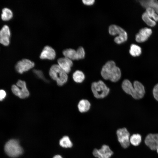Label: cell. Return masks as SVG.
<instances>
[{"instance_id": "cell-1", "label": "cell", "mask_w": 158, "mask_h": 158, "mask_svg": "<svg viewBox=\"0 0 158 158\" xmlns=\"http://www.w3.org/2000/svg\"><path fill=\"white\" fill-rule=\"evenodd\" d=\"M103 78L112 82H116L121 78V73L120 68L112 61L107 62L103 66L101 72Z\"/></svg>"}, {"instance_id": "cell-2", "label": "cell", "mask_w": 158, "mask_h": 158, "mask_svg": "<svg viewBox=\"0 0 158 158\" xmlns=\"http://www.w3.org/2000/svg\"><path fill=\"white\" fill-rule=\"evenodd\" d=\"M49 74L50 77L55 80L59 86H62L67 81V74L58 64H54L51 66Z\"/></svg>"}, {"instance_id": "cell-3", "label": "cell", "mask_w": 158, "mask_h": 158, "mask_svg": "<svg viewBox=\"0 0 158 158\" xmlns=\"http://www.w3.org/2000/svg\"><path fill=\"white\" fill-rule=\"evenodd\" d=\"M4 150L7 154L13 158L18 157L23 153V149L19 141L14 139L10 140L6 143Z\"/></svg>"}, {"instance_id": "cell-4", "label": "cell", "mask_w": 158, "mask_h": 158, "mask_svg": "<svg viewBox=\"0 0 158 158\" xmlns=\"http://www.w3.org/2000/svg\"><path fill=\"white\" fill-rule=\"evenodd\" d=\"M91 90L94 97L97 98L105 97L109 92V88L101 80L93 83L91 85Z\"/></svg>"}, {"instance_id": "cell-5", "label": "cell", "mask_w": 158, "mask_h": 158, "mask_svg": "<svg viewBox=\"0 0 158 158\" xmlns=\"http://www.w3.org/2000/svg\"><path fill=\"white\" fill-rule=\"evenodd\" d=\"M109 33L112 35H118L114 39V42L117 44H120L126 41L128 38L127 34L122 28L115 25H112L109 28Z\"/></svg>"}, {"instance_id": "cell-6", "label": "cell", "mask_w": 158, "mask_h": 158, "mask_svg": "<svg viewBox=\"0 0 158 158\" xmlns=\"http://www.w3.org/2000/svg\"><path fill=\"white\" fill-rule=\"evenodd\" d=\"M11 90L15 95L21 99L26 98L30 95L25 82L20 80H18L16 85H12Z\"/></svg>"}, {"instance_id": "cell-7", "label": "cell", "mask_w": 158, "mask_h": 158, "mask_svg": "<svg viewBox=\"0 0 158 158\" xmlns=\"http://www.w3.org/2000/svg\"><path fill=\"white\" fill-rule=\"evenodd\" d=\"M62 53L64 57L72 60H78L83 59L85 56V51L82 47H80L77 50L71 48L63 50Z\"/></svg>"}, {"instance_id": "cell-8", "label": "cell", "mask_w": 158, "mask_h": 158, "mask_svg": "<svg viewBox=\"0 0 158 158\" xmlns=\"http://www.w3.org/2000/svg\"><path fill=\"white\" fill-rule=\"evenodd\" d=\"M118 141L124 148L128 147L130 144V134L125 128H119L116 131Z\"/></svg>"}, {"instance_id": "cell-9", "label": "cell", "mask_w": 158, "mask_h": 158, "mask_svg": "<svg viewBox=\"0 0 158 158\" xmlns=\"http://www.w3.org/2000/svg\"><path fill=\"white\" fill-rule=\"evenodd\" d=\"M35 66L34 63L31 60L24 59L18 61L15 66L17 71L20 74L27 71L32 68Z\"/></svg>"}, {"instance_id": "cell-10", "label": "cell", "mask_w": 158, "mask_h": 158, "mask_svg": "<svg viewBox=\"0 0 158 158\" xmlns=\"http://www.w3.org/2000/svg\"><path fill=\"white\" fill-rule=\"evenodd\" d=\"M113 153L109 146L105 145H103L100 149H94L92 152L93 155L98 158H109Z\"/></svg>"}, {"instance_id": "cell-11", "label": "cell", "mask_w": 158, "mask_h": 158, "mask_svg": "<svg viewBox=\"0 0 158 158\" xmlns=\"http://www.w3.org/2000/svg\"><path fill=\"white\" fill-rule=\"evenodd\" d=\"M145 143L151 150H156L158 147V134L150 133L147 135Z\"/></svg>"}, {"instance_id": "cell-12", "label": "cell", "mask_w": 158, "mask_h": 158, "mask_svg": "<svg viewBox=\"0 0 158 158\" xmlns=\"http://www.w3.org/2000/svg\"><path fill=\"white\" fill-rule=\"evenodd\" d=\"M122 87L125 92L131 95L134 98L136 99H140L135 90L129 80H124L122 84Z\"/></svg>"}, {"instance_id": "cell-13", "label": "cell", "mask_w": 158, "mask_h": 158, "mask_svg": "<svg viewBox=\"0 0 158 158\" xmlns=\"http://www.w3.org/2000/svg\"><path fill=\"white\" fill-rule=\"evenodd\" d=\"M10 35L9 27L6 25H4L0 30V43L5 46L8 45Z\"/></svg>"}, {"instance_id": "cell-14", "label": "cell", "mask_w": 158, "mask_h": 158, "mask_svg": "<svg viewBox=\"0 0 158 158\" xmlns=\"http://www.w3.org/2000/svg\"><path fill=\"white\" fill-rule=\"evenodd\" d=\"M152 33V30L147 28H143L140 29L136 35L135 40L138 42H142L148 40Z\"/></svg>"}, {"instance_id": "cell-15", "label": "cell", "mask_w": 158, "mask_h": 158, "mask_svg": "<svg viewBox=\"0 0 158 158\" xmlns=\"http://www.w3.org/2000/svg\"><path fill=\"white\" fill-rule=\"evenodd\" d=\"M58 64L67 74L71 71L73 62L70 59L64 57L59 58L57 60Z\"/></svg>"}, {"instance_id": "cell-16", "label": "cell", "mask_w": 158, "mask_h": 158, "mask_svg": "<svg viewBox=\"0 0 158 158\" xmlns=\"http://www.w3.org/2000/svg\"><path fill=\"white\" fill-rule=\"evenodd\" d=\"M56 55L54 50L50 46L47 45L45 46L43 49L40 57L42 59L52 60L55 58Z\"/></svg>"}, {"instance_id": "cell-17", "label": "cell", "mask_w": 158, "mask_h": 158, "mask_svg": "<svg viewBox=\"0 0 158 158\" xmlns=\"http://www.w3.org/2000/svg\"><path fill=\"white\" fill-rule=\"evenodd\" d=\"M141 6L145 8H150L154 9L158 14V1L157 0H142L139 1Z\"/></svg>"}, {"instance_id": "cell-18", "label": "cell", "mask_w": 158, "mask_h": 158, "mask_svg": "<svg viewBox=\"0 0 158 158\" xmlns=\"http://www.w3.org/2000/svg\"><path fill=\"white\" fill-rule=\"evenodd\" d=\"M78 107V110L80 112H85L89 110L90 104L87 100L83 99L79 101Z\"/></svg>"}, {"instance_id": "cell-19", "label": "cell", "mask_w": 158, "mask_h": 158, "mask_svg": "<svg viewBox=\"0 0 158 158\" xmlns=\"http://www.w3.org/2000/svg\"><path fill=\"white\" fill-rule=\"evenodd\" d=\"M133 87L139 96L140 99L144 96L145 91L144 86L140 82L136 81L133 83Z\"/></svg>"}, {"instance_id": "cell-20", "label": "cell", "mask_w": 158, "mask_h": 158, "mask_svg": "<svg viewBox=\"0 0 158 158\" xmlns=\"http://www.w3.org/2000/svg\"><path fill=\"white\" fill-rule=\"evenodd\" d=\"M129 53L130 54L133 56H139L142 53L141 48L138 45L132 44L130 46Z\"/></svg>"}, {"instance_id": "cell-21", "label": "cell", "mask_w": 158, "mask_h": 158, "mask_svg": "<svg viewBox=\"0 0 158 158\" xmlns=\"http://www.w3.org/2000/svg\"><path fill=\"white\" fill-rule=\"evenodd\" d=\"M73 78L74 81L75 82L80 83L82 82L84 80L85 76L82 71L77 70L73 73Z\"/></svg>"}, {"instance_id": "cell-22", "label": "cell", "mask_w": 158, "mask_h": 158, "mask_svg": "<svg viewBox=\"0 0 158 158\" xmlns=\"http://www.w3.org/2000/svg\"><path fill=\"white\" fill-rule=\"evenodd\" d=\"M13 16V12L9 8H5L2 9L1 18L4 21L8 20L11 19Z\"/></svg>"}, {"instance_id": "cell-23", "label": "cell", "mask_w": 158, "mask_h": 158, "mask_svg": "<svg viewBox=\"0 0 158 158\" xmlns=\"http://www.w3.org/2000/svg\"><path fill=\"white\" fill-rule=\"evenodd\" d=\"M141 135L139 134H134L130 138V143L133 145L137 146L139 145L141 141Z\"/></svg>"}, {"instance_id": "cell-24", "label": "cell", "mask_w": 158, "mask_h": 158, "mask_svg": "<svg viewBox=\"0 0 158 158\" xmlns=\"http://www.w3.org/2000/svg\"><path fill=\"white\" fill-rule=\"evenodd\" d=\"M59 144L61 146L65 148H70L73 145L69 138L66 136L63 137L60 140Z\"/></svg>"}, {"instance_id": "cell-25", "label": "cell", "mask_w": 158, "mask_h": 158, "mask_svg": "<svg viewBox=\"0 0 158 158\" xmlns=\"http://www.w3.org/2000/svg\"><path fill=\"white\" fill-rule=\"evenodd\" d=\"M142 18L143 21L149 26L153 27L156 25V22L150 17L145 12L142 14Z\"/></svg>"}, {"instance_id": "cell-26", "label": "cell", "mask_w": 158, "mask_h": 158, "mask_svg": "<svg viewBox=\"0 0 158 158\" xmlns=\"http://www.w3.org/2000/svg\"><path fill=\"white\" fill-rule=\"evenodd\" d=\"M145 12L152 19L155 14L157 13L154 9L150 8H146Z\"/></svg>"}, {"instance_id": "cell-27", "label": "cell", "mask_w": 158, "mask_h": 158, "mask_svg": "<svg viewBox=\"0 0 158 158\" xmlns=\"http://www.w3.org/2000/svg\"><path fill=\"white\" fill-rule=\"evenodd\" d=\"M153 92L154 98L158 101V84L154 87Z\"/></svg>"}, {"instance_id": "cell-28", "label": "cell", "mask_w": 158, "mask_h": 158, "mask_svg": "<svg viewBox=\"0 0 158 158\" xmlns=\"http://www.w3.org/2000/svg\"><path fill=\"white\" fill-rule=\"evenodd\" d=\"M34 72L38 76V77L42 79H44V77L42 71L38 70H34Z\"/></svg>"}, {"instance_id": "cell-29", "label": "cell", "mask_w": 158, "mask_h": 158, "mask_svg": "<svg viewBox=\"0 0 158 158\" xmlns=\"http://www.w3.org/2000/svg\"><path fill=\"white\" fill-rule=\"evenodd\" d=\"M6 95V92L3 90H0V101H2Z\"/></svg>"}, {"instance_id": "cell-30", "label": "cell", "mask_w": 158, "mask_h": 158, "mask_svg": "<svg viewBox=\"0 0 158 158\" xmlns=\"http://www.w3.org/2000/svg\"><path fill=\"white\" fill-rule=\"evenodd\" d=\"M82 1L85 5H90L93 4L95 1L94 0H83Z\"/></svg>"}, {"instance_id": "cell-31", "label": "cell", "mask_w": 158, "mask_h": 158, "mask_svg": "<svg viewBox=\"0 0 158 158\" xmlns=\"http://www.w3.org/2000/svg\"><path fill=\"white\" fill-rule=\"evenodd\" d=\"M53 158H62V157L60 155H57L55 156Z\"/></svg>"}, {"instance_id": "cell-32", "label": "cell", "mask_w": 158, "mask_h": 158, "mask_svg": "<svg viewBox=\"0 0 158 158\" xmlns=\"http://www.w3.org/2000/svg\"><path fill=\"white\" fill-rule=\"evenodd\" d=\"M156 150H157V153L158 154V147L157 148Z\"/></svg>"}]
</instances>
